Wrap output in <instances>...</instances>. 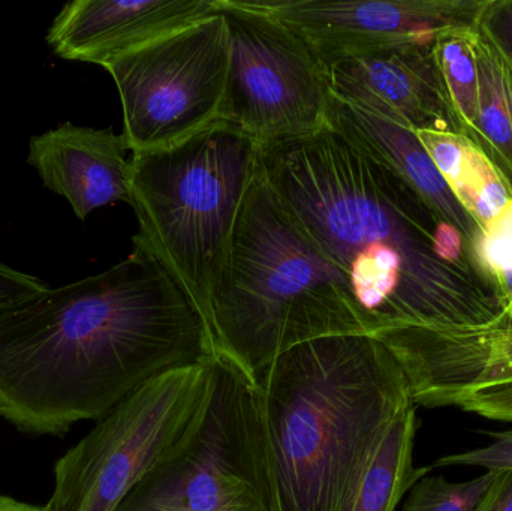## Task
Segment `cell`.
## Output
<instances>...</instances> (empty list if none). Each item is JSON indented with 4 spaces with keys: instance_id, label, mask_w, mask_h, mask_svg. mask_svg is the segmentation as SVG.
<instances>
[{
    "instance_id": "obj_1",
    "label": "cell",
    "mask_w": 512,
    "mask_h": 511,
    "mask_svg": "<svg viewBox=\"0 0 512 511\" xmlns=\"http://www.w3.org/2000/svg\"><path fill=\"white\" fill-rule=\"evenodd\" d=\"M215 359L206 318L140 240L107 272L0 312V417L63 437L167 372Z\"/></svg>"
},
{
    "instance_id": "obj_2",
    "label": "cell",
    "mask_w": 512,
    "mask_h": 511,
    "mask_svg": "<svg viewBox=\"0 0 512 511\" xmlns=\"http://www.w3.org/2000/svg\"><path fill=\"white\" fill-rule=\"evenodd\" d=\"M259 165L348 279L372 336L465 326L430 279L415 191L390 165L330 123L306 137L259 144Z\"/></svg>"
},
{
    "instance_id": "obj_3",
    "label": "cell",
    "mask_w": 512,
    "mask_h": 511,
    "mask_svg": "<svg viewBox=\"0 0 512 511\" xmlns=\"http://www.w3.org/2000/svg\"><path fill=\"white\" fill-rule=\"evenodd\" d=\"M254 390L273 511H346L388 429L414 405L396 357L369 335L291 348Z\"/></svg>"
},
{
    "instance_id": "obj_4",
    "label": "cell",
    "mask_w": 512,
    "mask_h": 511,
    "mask_svg": "<svg viewBox=\"0 0 512 511\" xmlns=\"http://www.w3.org/2000/svg\"><path fill=\"white\" fill-rule=\"evenodd\" d=\"M216 359L252 384L280 354L316 339L369 335L346 276L256 171L207 315Z\"/></svg>"
},
{
    "instance_id": "obj_5",
    "label": "cell",
    "mask_w": 512,
    "mask_h": 511,
    "mask_svg": "<svg viewBox=\"0 0 512 511\" xmlns=\"http://www.w3.org/2000/svg\"><path fill=\"white\" fill-rule=\"evenodd\" d=\"M140 240L179 278L206 318L231 236L259 167V144L219 119L164 149L132 153Z\"/></svg>"
},
{
    "instance_id": "obj_6",
    "label": "cell",
    "mask_w": 512,
    "mask_h": 511,
    "mask_svg": "<svg viewBox=\"0 0 512 511\" xmlns=\"http://www.w3.org/2000/svg\"><path fill=\"white\" fill-rule=\"evenodd\" d=\"M215 359L167 372L126 396L54 465L48 511H116L200 426Z\"/></svg>"
},
{
    "instance_id": "obj_7",
    "label": "cell",
    "mask_w": 512,
    "mask_h": 511,
    "mask_svg": "<svg viewBox=\"0 0 512 511\" xmlns=\"http://www.w3.org/2000/svg\"><path fill=\"white\" fill-rule=\"evenodd\" d=\"M116 511H273L254 384L215 357L200 426Z\"/></svg>"
},
{
    "instance_id": "obj_8",
    "label": "cell",
    "mask_w": 512,
    "mask_h": 511,
    "mask_svg": "<svg viewBox=\"0 0 512 511\" xmlns=\"http://www.w3.org/2000/svg\"><path fill=\"white\" fill-rule=\"evenodd\" d=\"M230 68L221 119L256 143L306 137L328 123L330 71L303 35L255 2L218 0Z\"/></svg>"
},
{
    "instance_id": "obj_9",
    "label": "cell",
    "mask_w": 512,
    "mask_h": 511,
    "mask_svg": "<svg viewBox=\"0 0 512 511\" xmlns=\"http://www.w3.org/2000/svg\"><path fill=\"white\" fill-rule=\"evenodd\" d=\"M104 68L119 90L129 152L174 146L221 119L230 68L224 15L218 11Z\"/></svg>"
},
{
    "instance_id": "obj_10",
    "label": "cell",
    "mask_w": 512,
    "mask_h": 511,
    "mask_svg": "<svg viewBox=\"0 0 512 511\" xmlns=\"http://www.w3.org/2000/svg\"><path fill=\"white\" fill-rule=\"evenodd\" d=\"M258 8L297 30L330 68L382 48L418 44L444 23L432 3L393 0H280Z\"/></svg>"
},
{
    "instance_id": "obj_11",
    "label": "cell",
    "mask_w": 512,
    "mask_h": 511,
    "mask_svg": "<svg viewBox=\"0 0 512 511\" xmlns=\"http://www.w3.org/2000/svg\"><path fill=\"white\" fill-rule=\"evenodd\" d=\"M218 11V0H74L54 18L47 42L63 59L105 66Z\"/></svg>"
},
{
    "instance_id": "obj_12",
    "label": "cell",
    "mask_w": 512,
    "mask_h": 511,
    "mask_svg": "<svg viewBox=\"0 0 512 511\" xmlns=\"http://www.w3.org/2000/svg\"><path fill=\"white\" fill-rule=\"evenodd\" d=\"M122 134L66 122L30 138L27 162L51 191L71 204L81 221L117 201L131 204V158Z\"/></svg>"
},
{
    "instance_id": "obj_13",
    "label": "cell",
    "mask_w": 512,
    "mask_h": 511,
    "mask_svg": "<svg viewBox=\"0 0 512 511\" xmlns=\"http://www.w3.org/2000/svg\"><path fill=\"white\" fill-rule=\"evenodd\" d=\"M424 60L418 44L346 57L328 68L334 98L423 131L433 107L432 80Z\"/></svg>"
},
{
    "instance_id": "obj_14",
    "label": "cell",
    "mask_w": 512,
    "mask_h": 511,
    "mask_svg": "<svg viewBox=\"0 0 512 511\" xmlns=\"http://www.w3.org/2000/svg\"><path fill=\"white\" fill-rule=\"evenodd\" d=\"M417 407L403 411L385 434L346 511H397L412 486L433 471L414 465Z\"/></svg>"
},
{
    "instance_id": "obj_15",
    "label": "cell",
    "mask_w": 512,
    "mask_h": 511,
    "mask_svg": "<svg viewBox=\"0 0 512 511\" xmlns=\"http://www.w3.org/2000/svg\"><path fill=\"white\" fill-rule=\"evenodd\" d=\"M477 60L478 119L493 144L512 156V83L495 56L484 50Z\"/></svg>"
},
{
    "instance_id": "obj_16",
    "label": "cell",
    "mask_w": 512,
    "mask_h": 511,
    "mask_svg": "<svg viewBox=\"0 0 512 511\" xmlns=\"http://www.w3.org/2000/svg\"><path fill=\"white\" fill-rule=\"evenodd\" d=\"M450 185L486 221H492L508 204L504 183L499 180L490 162L468 144H465L459 173Z\"/></svg>"
},
{
    "instance_id": "obj_17",
    "label": "cell",
    "mask_w": 512,
    "mask_h": 511,
    "mask_svg": "<svg viewBox=\"0 0 512 511\" xmlns=\"http://www.w3.org/2000/svg\"><path fill=\"white\" fill-rule=\"evenodd\" d=\"M496 474L486 471L477 479L462 483L427 474L412 486L400 511H474Z\"/></svg>"
},
{
    "instance_id": "obj_18",
    "label": "cell",
    "mask_w": 512,
    "mask_h": 511,
    "mask_svg": "<svg viewBox=\"0 0 512 511\" xmlns=\"http://www.w3.org/2000/svg\"><path fill=\"white\" fill-rule=\"evenodd\" d=\"M442 59L445 77L457 105L471 122H477L478 74L474 53L463 42H447L442 50Z\"/></svg>"
},
{
    "instance_id": "obj_19",
    "label": "cell",
    "mask_w": 512,
    "mask_h": 511,
    "mask_svg": "<svg viewBox=\"0 0 512 511\" xmlns=\"http://www.w3.org/2000/svg\"><path fill=\"white\" fill-rule=\"evenodd\" d=\"M450 407L462 408L484 419L512 423V381L468 390L454 398Z\"/></svg>"
},
{
    "instance_id": "obj_20",
    "label": "cell",
    "mask_w": 512,
    "mask_h": 511,
    "mask_svg": "<svg viewBox=\"0 0 512 511\" xmlns=\"http://www.w3.org/2000/svg\"><path fill=\"white\" fill-rule=\"evenodd\" d=\"M483 257L490 269L501 276L505 287L512 293V203L492 219L484 237Z\"/></svg>"
},
{
    "instance_id": "obj_21",
    "label": "cell",
    "mask_w": 512,
    "mask_h": 511,
    "mask_svg": "<svg viewBox=\"0 0 512 511\" xmlns=\"http://www.w3.org/2000/svg\"><path fill=\"white\" fill-rule=\"evenodd\" d=\"M489 435L493 438L489 446L444 456L432 465L433 470L439 467L466 465V467L486 468L487 471H495V473L512 471V431L492 432Z\"/></svg>"
},
{
    "instance_id": "obj_22",
    "label": "cell",
    "mask_w": 512,
    "mask_h": 511,
    "mask_svg": "<svg viewBox=\"0 0 512 511\" xmlns=\"http://www.w3.org/2000/svg\"><path fill=\"white\" fill-rule=\"evenodd\" d=\"M47 285L35 276L17 272L0 263V312L20 305L24 300L47 290Z\"/></svg>"
},
{
    "instance_id": "obj_23",
    "label": "cell",
    "mask_w": 512,
    "mask_h": 511,
    "mask_svg": "<svg viewBox=\"0 0 512 511\" xmlns=\"http://www.w3.org/2000/svg\"><path fill=\"white\" fill-rule=\"evenodd\" d=\"M474 511H512V471L496 474Z\"/></svg>"
},
{
    "instance_id": "obj_24",
    "label": "cell",
    "mask_w": 512,
    "mask_h": 511,
    "mask_svg": "<svg viewBox=\"0 0 512 511\" xmlns=\"http://www.w3.org/2000/svg\"><path fill=\"white\" fill-rule=\"evenodd\" d=\"M0 511H48L47 507L35 506V504L23 503L15 498L0 495Z\"/></svg>"
},
{
    "instance_id": "obj_25",
    "label": "cell",
    "mask_w": 512,
    "mask_h": 511,
    "mask_svg": "<svg viewBox=\"0 0 512 511\" xmlns=\"http://www.w3.org/2000/svg\"><path fill=\"white\" fill-rule=\"evenodd\" d=\"M504 35L505 39H507L508 47H510V51L512 54V12L507 14L504 20Z\"/></svg>"
}]
</instances>
